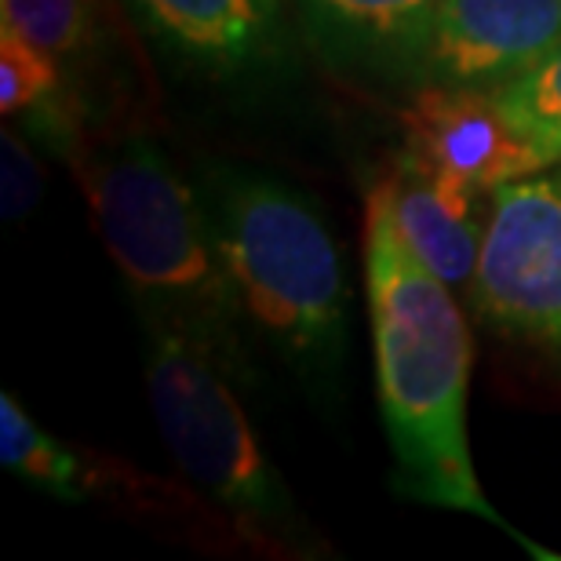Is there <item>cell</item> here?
<instances>
[{
	"mask_svg": "<svg viewBox=\"0 0 561 561\" xmlns=\"http://www.w3.org/2000/svg\"><path fill=\"white\" fill-rule=\"evenodd\" d=\"M496 99L514 125L540 142L554 164H561V48L533 73L500 88Z\"/></svg>",
	"mask_w": 561,
	"mask_h": 561,
	"instance_id": "obj_14",
	"label": "cell"
},
{
	"mask_svg": "<svg viewBox=\"0 0 561 561\" xmlns=\"http://www.w3.org/2000/svg\"><path fill=\"white\" fill-rule=\"evenodd\" d=\"M0 150H4V172H0L4 175V190H0V197H4V216L11 222H19V219H26L33 205L41 201V164L15 131H4Z\"/></svg>",
	"mask_w": 561,
	"mask_h": 561,
	"instance_id": "obj_15",
	"label": "cell"
},
{
	"mask_svg": "<svg viewBox=\"0 0 561 561\" xmlns=\"http://www.w3.org/2000/svg\"><path fill=\"white\" fill-rule=\"evenodd\" d=\"M0 459L11 474L59 500H81V459L30 420L15 394H0Z\"/></svg>",
	"mask_w": 561,
	"mask_h": 561,
	"instance_id": "obj_12",
	"label": "cell"
},
{
	"mask_svg": "<svg viewBox=\"0 0 561 561\" xmlns=\"http://www.w3.org/2000/svg\"><path fill=\"white\" fill-rule=\"evenodd\" d=\"M401 157L489 197L503 183L554 168L543 146L507 117L496 92L478 88H416Z\"/></svg>",
	"mask_w": 561,
	"mask_h": 561,
	"instance_id": "obj_7",
	"label": "cell"
},
{
	"mask_svg": "<svg viewBox=\"0 0 561 561\" xmlns=\"http://www.w3.org/2000/svg\"><path fill=\"white\" fill-rule=\"evenodd\" d=\"M470 307L561 365V164L492 194Z\"/></svg>",
	"mask_w": 561,
	"mask_h": 561,
	"instance_id": "obj_5",
	"label": "cell"
},
{
	"mask_svg": "<svg viewBox=\"0 0 561 561\" xmlns=\"http://www.w3.org/2000/svg\"><path fill=\"white\" fill-rule=\"evenodd\" d=\"M0 110L4 117H22L48 142H66L70 121L62 114L59 59L41 51L37 44L0 26Z\"/></svg>",
	"mask_w": 561,
	"mask_h": 561,
	"instance_id": "obj_11",
	"label": "cell"
},
{
	"mask_svg": "<svg viewBox=\"0 0 561 561\" xmlns=\"http://www.w3.org/2000/svg\"><path fill=\"white\" fill-rule=\"evenodd\" d=\"M142 332L150 405L183 474L255 540L302 543L296 503L244 416L230 368L168 321L146 318Z\"/></svg>",
	"mask_w": 561,
	"mask_h": 561,
	"instance_id": "obj_4",
	"label": "cell"
},
{
	"mask_svg": "<svg viewBox=\"0 0 561 561\" xmlns=\"http://www.w3.org/2000/svg\"><path fill=\"white\" fill-rule=\"evenodd\" d=\"M561 48V0H437L405 84L500 92Z\"/></svg>",
	"mask_w": 561,
	"mask_h": 561,
	"instance_id": "obj_6",
	"label": "cell"
},
{
	"mask_svg": "<svg viewBox=\"0 0 561 561\" xmlns=\"http://www.w3.org/2000/svg\"><path fill=\"white\" fill-rule=\"evenodd\" d=\"M142 30L216 81H252L285 62V0H125Z\"/></svg>",
	"mask_w": 561,
	"mask_h": 561,
	"instance_id": "obj_8",
	"label": "cell"
},
{
	"mask_svg": "<svg viewBox=\"0 0 561 561\" xmlns=\"http://www.w3.org/2000/svg\"><path fill=\"white\" fill-rule=\"evenodd\" d=\"M197 190L244 329L302 383L332 394L351 335V291L318 205L277 175L241 164H208Z\"/></svg>",
	"mask_w": 561,
	"mask_h": 561,
	"instance_id": "obj_2",
	"label": "cell"
},
{
	"mask_svg": "<svg viewBox=\"0 0 561 561\" xmlns=\"http://www.w3.org/2000/svg\"><path fill=\"white\" fill-rule=\"evenodd\" d=\"M368 321L376 387L394 453V489L431 507L463 511L511 533L525 551L558 558L514 533L481 492L467 442L470 343L453 288L426 266L401 233L383 186L368 194Z\"/></svg>",
	"mask_w": 561,
	"mask_h": 561,
	"instance_id": "obj_1",
	"label": "cell"
},
{
	"mask_svg": "<svg viewBox=\"0 0 561 561\" xmlns=\"http://www.w3.org/2000/svg\"><path fill=\"white\" fill-rule=\"evenodd\" d=\"M95 0H0V26L37 44L51 59L70 62L92 33Z\"/></svg>",
	"mask_w": 561,
	"mask_h": 561,
	"instance_id": "obj_13",
	"label": "cell"
},
{
	"mask_svg": "<svg viewBox=\"0 0 561 561\" xmlns=\"http://www.w3.org/2000/svg\"><path fill=\"white\" fill-rule=\"evenodd\" d=\"M329 59L405 81L437 0H291Z\"/></svg>",
	"mask_w": 561,
	"mask_h": 561,
	"instance_id": "obj_10",
	"label": "cell"
},
{
	"mask_svg": "<svg viewBox=\"0 0 561 561\" xmlns=\"http://www.w3.org/2000/svg\"><path fill=\"white\" fill-rule=\"evenodd\" d=\"M95 227L136 296L139 318L201 340L238 383H249V329L211 238L201 190L146 136H128L84 168Z\"/></svg>",
	"mask_w": 561,
	"mask_h": 561,
	"instance_id": "obj_3",
	"label": "cell"
},
{
	"mask_svg": "<svg viewBox=\"0 0 561 561\" xmlns=\"http://www.w3.org/2000/svg\"><path fill=\"white\" fill-rule=\"evenodd\" d=\"M383 194L390 201L401 233L412 252L445 280L448 288H467L478 271L481 241L489 222V194L445 179L423 164H412L398 153L390 179H383Z\"/></svg>",
	"mask_w": 561,
	"mask_h": 561,
	"instance_id": "obj_9",
	"label": "cell"
}]
</instances>
